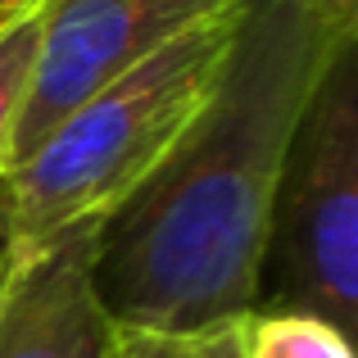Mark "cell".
Listing matches in <instances>:
<instances>
[{"label":"cell","instance_id":"obj_5","mask_svg":"<svg viewBox=\"0 0 358 358\" xmlns=\"http://www.w3.org/2000/svg\"><path fill=\"white\" fill-rule=\"evenodd\" d=\"M96 231H69L0 263V358L114 354L118 322L96 290Z\"/></svg>","mask_w":358,"mask_h":358},{"label":"cell","instance_id":"obj_3","mask_svg":"<svg viewBox=\"0 0 358 358\" xmlns=\"http://www.w3.org/2000/svg\"><path fill=\"white\" fill-rule=\"evenodd\" d=\"M358 50H350L295 131L268 263L281 268V308L327 317L345 336L358 317Z\"/></svg>","mask_w":358,"mask_h":358},{"label":"cell","instance_id":"obj_7","mask_svg":"<svg viewBox=\"0 0 358 358\" xmlns=\"http://www.w3.org/2000/svg\"><path fill=\"white\" fill-rule=\"evenodd\" d=\"M36 32H41V0L18 9L5 27H0V168H5V145L14 118L23 109L27 82H32V59H36Z\"/></svg>","mask_w":358,"mask_h":358},{"label":"cell","instance_id":"obj_4","mask_svg":"<svg viewBox=\"0 0 358 358\" xmlns=\"http://www.w3.org/2000/svg\"><path fill=\"white\" fill-rule=\"evenodd\" d=\"M222 5L231 0H41L32 82L9 131L0 177L14 173L69 114Z\"/></svg>","mask_w":358,"mask_h":358},{"label":"cell","instance_id":"obj_2","mask_svg":"<svg viewBox=\"0 0 358 358\" xmlns=\"http://www.w3.org/2000/svg\"><path fill=\"white\" fill-rule=\"evenodd\" d=\"M241 0L177 32L0 177V263L100 227L164 164L227 59Z\"/></svg>","mask_w":358,"mask_h":358},{"label":"cell","instance_id":"obj_1","mask_svg":"<svg viewBox=\"0 0 358 358\" xmlns=\"http://www.w3.org/2000/svg\"><path fill=\"white\" fill-rule=\"evenodd\" d=\"M350 50L358 0H241L209 100L96 231V290L118 327L195 331L259 304L295 131Z\"/></svg>","mask_w":358,"mask_h":358},{"label":"cell","instance_id":"obj_8","mask_svg":"<svg viewBox=\"0 0 358 358\" xmlns=\"http://www.w3.org/2000/svg\"><path fill=\"white\" fill-rule=\"evenodd\" d=\"M27 5H32V0H0V27H5L18 9H27Z\"/></svg>","mask_w":358,"mask_h":358},{"label":"cell","instance_id":"obj_6","mask_svg":"<svg viewBox=\"0 0 358 358\" xmlns=\"http://www.w3.org/2000/svg\"><path fill=\"white\" fill-rule=\"evenodd\" d=\"M241 358H354V345L327 317L272 308L241 317Z\"/></svg>","mask_w":358,"mask_h":358}]
</instances>
